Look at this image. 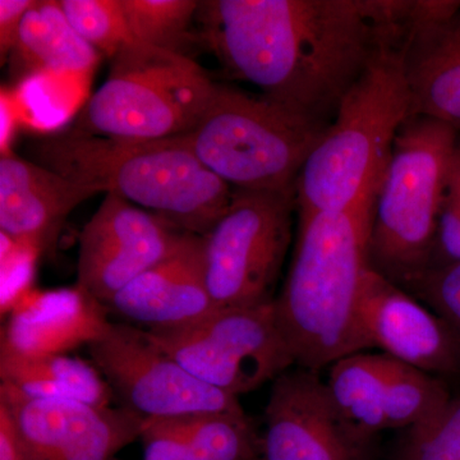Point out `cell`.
I'll list each match as a JSON object with an SVG mask.
<instances>
[{
  "label": "cell",
  "mask_w": 460,
  "mask_h": 460,
  "mask_svg": "<svg viewBox=\"0 0 460 460\" xmlns=\"http://www.w3.org/2000/svg\"><path fill=\"white\" fill-rule=\"evenodd\" d=\"M108 307L75 284L27 292L12 307L0 337V356L35 358L66 354L107 332Z\"/></svg>",
  "instance_id": "ac0fdd59"
},
{
  "label": "cell",
  "mask_w": 460,
  "mask_h": 460,
  "mask_svg": "<svg viewBox=\"0 0 460 460\" xmlns=\"http://www.w3.org/2000/svg\"><path fill=\"white\" fill-rule=\"evenodd\" d=\"M326 129L261 93L217 84L210 107L184 137L233 190H296L299 172Z\"/></svg>",
  "instance_id": "52a82bcc"
},
{
  "label": "cell",
  "mask_w": 460,
  "mask_h": 460,
  "mask_svg": "<svg viewBox=\"0 0 460 460\" xmlns=\"http://www.w3.org/2000/svg\"><path fill=\"white\" fill-rule=\"evenodd\" d=\"M107 307L147 330L184 328L219 310L206 286L204 237L186 233L174 252L120 290Z\"/></svg>",
  "instance_id": "2e32d148"
},
{
  "label": "cell",
  "mask_w": 460,
  "mask_h": 460,
  "mask_svg": "<svg viewBox=\"0 0 460 460\" xmlns=\"http://www.w3.org/2000/svg\"><path fill=\"white\" fill-rule=\"evenodd\" d=\"M405 39L381 51L341 99L296 178L298 217L372 211L396 136L411 117Z\"/></svg>",
  "instance_id": "277c9868"
},
{
  "label": "cell",
  "mask_w": 460,
  "mask_h": 460,
  "mask_svg": "<svg viewBox=\"0 0 460 460\" xmlns=\"http://www.w3.org/2000/svg\"><path fill=\"white\" fill-rule=\"evenodd\" d=\"M444 196L456 205L460 213V145L456 146L450 159Z\"/></svg>",
  "instance_id": "836d02e7"
},
{
  "label": "cell",
  "mask_w": 460,
  "mask_h": 460,
  "mask_svg": "<svg viewBox=\"0 0 460 460\" xmlns=\"http://www.w3.org/2000/svg\"><path fill=\"white\" fill-rule=\"evenodd\" d=\"M192 58L133 42L111 58L105 83L77 115L74 131L151 141L196 128L217 93Z\"/></svg>",
  "instance_id": "8992f818"
},
{
  "label": "cell",
  "mask_w": 460,
  "mask_h": 460,
  "mask_svg": "<svg viewBox=\"0 0 460 460\" xmlns=\"http://www.w3.org/2000/svg\"><path fill=\"white\" fill-rule=\"evenodd\" d=\"M393 460H460V396L431 419L405 429Z\"/></svg>",
  "instance_id": "484cf974"
},
{
  "label": "cell",
  "mask_w": 460,
  "mask_h": 460,
  "mask_svg": "<svg viewBox=\"0 0 460 460\" xmlns=\"http://www.w3.org/2000/svg\"><path fill=\"white\" fill-rule=\"evenodd\" d=\"M33 162L157 215L183 232L208 234L234 190L193 153L183 136L129 141L68 129L33 142Z\"/></svg>",
  "instance_id": "7a4b0ae2"
},
{
  "label": "cell",
  "mask_w": 460,
  "mask_h": 460,
  "mask_svg": "<svg viewBox=\"0 0 460 460\" xmlns=\"http://www.w3.org/2000/svg\"><path fill=\"white\" fill-rule=\"evenodd\" d=\"M458 131L411 115L393 145L372 208L368 263L404 288L431 262L447 169Z\"/></svg>",
  "instance_id": "5b68a950"
},
{
  "label": "cell",
  "mask_w": 460,
  "mask_h": 460,
  "mask_svg": "<svg viewBox=\"0 0 460 460\" xmlns=\"http://www.w3.org/2000/svg\"><path fill=\"white\" fill-rule=\"evenodd\" d=\"M390 358L386 354L354 353L329 367L325 381L339 413L354 429L374 438L385 431V399Z\"/></svg>",
  "instance_id": "44dd1931"
},
{
  "label": "cell",
  "mask_w": 460,
  "mask_h": 460,
  "mask_svg": "<svg viewBox=\"0 0 460 460\" xmlns=\"http://www.w3.org/2000/svg\"><path fill=\"white\" fill-rule=\"evenodd\" d=\"M416 0H206L201 40L233 77L328 127L348 90L404 40Z\"/></svg>",
  "instance_id": "6da1fadb"
},
{
  "label": "cell",
  "mask_w": 460,
  "mask_h": 460,
  "mask_svg": "<svg viewBox=\"0 0 460 460\" xmlns=\"http://www.w3.org/2000/svg\"><path fill=\"white\" fill-rule=\"evenodd\" d=\"M140 440L144 460H195L172 419L145 420Z\"/></svg>",
  "instance_id": "f546056e"
},
{
  "label": "cell",
  "mask_w": 460,
  "mask_h": 460,
  "mask_svg": "<svg viewBox=\"0 0 460 460\" xmlns=\"http://www.w3.org/2000/svg\"><path fill=\"white\" fill-rule=\"evenodd\" d=\"M0 385L32 399L109 407L114 398L113 390L93 363L66 354L35 358L0 356Z\"/></svg>",
  "instance_id": "ffe728a7"
},
{
  "label": "cell",
  "mask_w": 460,
  "mask_h": 460,
  "mask_svg": "<svg viewBox=\"0 0 460 460\" xmlns=\"http://www.w3.org/2000/svg\"><path fill=\"white\" fill-rule=\"evenodd\" d=\"M450 399L452 395L440 378L394 358L390 361L385 399L387 429H407L420 425L431 419Z\"/></svg>",
  "instance_id": "603a6c76"
},
{
  "label": "cell",
  "mask_w": 460,
  "mask_h": 460,
  "mask_svg": "<svg viewBox=\"0 0 460 460\" xmlns=\"http://www.w3.org/2000/svg\"><path fill=\"white\" fill-rule=\"evenodd\" d=\"M89 352L122 407L142 419L244 411L238 398L193 376L154 343L146 330L111 323L107 332L89 345Z\"/></svg>",
  "instance_id": "30bf717a"
},
{
  "label": "cell",
  "mask_w": 460,
  "mask_h": 460,
  "mask_svg": "<svg viewBox=\"0 0 460 460\" xmlns=\"http://www.w3.org/2000/svg\"><path fill=\"white\" fill-rule=\"evenodd\" d=\"M127 22L136 42L183 54L195 40L190 23L198 0H122Z\"/></svg>",
  "instance_id": "cb8c5ba5"
},
{
  "label": "cell",
  "mask_w": 460,
  "mask_h": 460,
  "mask_svg": "<svg viewBox=\"0 0 460 460\" xmlns=\"http://www.w3.org/2000/svg\"><path fill=\"white\" fill-rule=\"evenodd\" d=\"M402 289L443 319L460 341V261L429 269Z\"/></svg>",
  "instance_id": "4316f807"
},
{
  "label": "cell",
  "mask_w": 460,
  "mask_h": 460,
  "mask_svg": "<svg viewBox=\"0 0 460 460\" xmlns=\"http://www.w3.org/2000/svg\"><path fill=\"white\" fill-rule=\"evenodd\" d=\"M102 192L9 151L0 157V233L41 255L68 215Z\"/></svg>",
  "instance_id": "e0dca14e"
},
{
  "label": "cell",
  "mask_w": 460,
  "mask_h": 460,
  "mask_svg": "<svg viewBox=\"0 0 460 460\" xmlns=\"http://www.w3.org/2000/svg\"><path fill=\"white\" fill-rule=\"evenodd\" d=\"M296 211V190H234L229 208L204 235L206 286L217 307L274 301Z\"/></svg>",
  "instance_id": "ba28073f"
},
{
  "label": "cell",
  "mask_w": 460,
  "mask_h": 460,
  "mask_svg": "<svg viewBox=\"0 0 460 460\" xmlns=\"http://www.w3.org/2000/svg\"><path fill=\"white\" fill-rule=\"evenodd\" d=\"M366 348L431 375H460V341L428 305L368 266L359 296Z\"/></svg>",
  "instance_id": "5bb4252c"
},
{
  "label": "cell",
  "mask_w": 460,
  "mask_h": 460,
  "mask_svg": "<svg viewBox=\"0 0 460 460\" xmlns=\"http://www.w3.org/2000/svg\"><path fill=\"white\" fill-rule=\"evenodd\" d=\"M411 114L460 131V0H416L402 50Z\"/></svg>",
  "instance_id": "9a60e30c"
},
{
  "label": "cell",
  "mask_w": 460,
  "mask_h": 460,
  "mask_svg": "<svg viewBox=\"0 0 460 460\" xmlns=\"http://www.w3.org/2000/svg\"><path fill=\"white\" fill-rule=\"evenodd\" d=\"M372 211L298 217V237L274 305L296 367L320 372L366 349L359 296Z\"/></svg>",
  "instance_id": "3957f363"
},
{
  "label": "cell",
  "mask_w": 460,
  "mask_h": 460,
  "mask_svg": "<svg viewBox=\"0 0 460 460\" xmlns=\"http://www.w3.org/2000/svg\"><path fill=\"white\" fill-rule=\"evenodd\" d=\"M0 405L27 460H114L140 438L146 420L122 405L27 398L4 385H0Z\"/></svg>",
  "instance_id": "7c38bea8"
},
{
  "label": "cell",
  "mask_w": 460,
  "mask_h": 460,
  "mask_svg": "<svg viewBox=\"0 0 460 460\" xmlns=\"http://www.w3.org/2000/svg\"><path fill=\"white\" fill-rule=\"evenodd\" d=\"M0 460H27L13 423L4 407L0 405Z\"/></svg>",
  "instance_id": "d6a6232c"
},
{
  "label": "cell",
  "mask_w": 460,
  "mask_h": 460,
  "mask_svg": "<svg viewBox=\"0 0 460 460\" xmlns=\"http://www.w3.org/2000/svg\"><path fill=\"white\" fill-rule=\"evenodd\" d=\"M35 0H0V57L2 65L13 53L21 25Z\"/></svg>",
  "instance_id": "4dcf8cb0"
},
{
  "label": "cell",
  "mask_w": 460,
  "mask_h": 460,
  "mask_svg": "<svg viewBox=\"0 0 460 460\" xmlns=\"http://www.w3.org/2000/svg\"><path fill=\"white\" fill-rule=\"evenodd\" d=\"M48 77L49 74L27 75L18 90L13 91L21 120L25 118L31 126L42 129H53L51 127L59 126L68 117V108L56 98Z\"/></svg>",
  "instance_id": "83f0119b"
},
{
  "label": "cell",
  "mask_w": 460,
  "mask_h": 460,
  "mask_svg": "<svg viewBox=\"0 0 460 460\" xmlns=\"http://www.w3.org/2000/svg\"><path fill=\"white\" fill-rule=\"evenodd\" d=\"M60 5L78 35L111 59L136 42L122 0H60Z\"/></svg>",
  "instance_id": "d4e9b609"
},
{
  "label": "cell",
  "mask_w": 460,
  "mask_h": 460,
  "mask_svg": "<svg viewBox=\"0 0 460 460\" xmlns=\"http://www.w3.org/2000/svg\"><path fill=\"white\" fill-rule=\"evenodd\" d=\"M2 235V302L13 307L26 295L33 274V266L40 253L31 247L17 243L4 233Z\"/></svg>",
  "instance_id": "f1b7e54d"
},
{
  "label": "cell",
  "mask_w": 460,
  "mask_h": 460,
  "mask_svg": "<svg viewBox=\"0 0 460 460\" xmlns=\"http://www.w3.org/2000/svg\"><path fill=\"white\" fill-rule=\"evenodd\" d=\"M319 374L296 366L272 383L262 460H370L372 438L339 413Z\"/></svg>",
  "instance_id": "4fadbf2b"
},
{
  "label": "cell",
  "mask_w": 460,
  "mask_h": 460,
  "mask_svg": "<svg viewBox=\"0 0 460 460\" xmlns=\"http://www.w3.org/2000/svg\"><path fill=\"white\" fill-rule=\"evenodd\" d=\"M195 460H261V438L244 411H217L172 419Z\"/></svg>",
  "instance_id": "7402d4cb"
},
{
  "label": "cell",
  "mask_w": 460,
  "mask_h": 460,
  "mask_svg": "<svg viewBox=\"0 0 460 460\" xmlns=\"http://www.w3.org/2000/svg\"><path fill=\"white\" fill-rule=\"evenodd\" d=\"M274 301L219 308L192 325L146 332L193 376L238 398L296 366Z\"/></svg>",
  "instance_id": "9c48e42d"
},
{
  "label": "cell",
  "mask_w": 460,
  "mask_h": 460,
  "mask_svg": "<svg viewBox=\"0 0 460 460\" xmlns=\"http://www.w3.org/2000/svg\"><path fill=\"white\" fill-rule=\"evenodd\" d=\"M262 460V459H261Z\"/></svg>",
  "instance_id": "e575fe53"
},
{
  "label": "cell",
  "mask_w": 460,
  "mask_h": 460,
  "mask_svg": "<svg viewBox=\"0 0 460 460\" xmlns=\"http://www.w3.org/2000/svg\"><path fill=\"white\" fill-rule=\"evenodd\" d=\"M186 233L107 192L78 238L77 286L108 305L120 290L174 252Z\"/></svg>",
  "instance_id": "8fae6325"
},
{
  "label": "cell",
  "mask_w": 460,
  "mask_h": 460,
  "mask_svg": "<svg viewBox=\"0 0 460 460\" xmlns=\"http://www.w3.org/2000/svg\"><path fill=\"white\" fill-rule=\"evenodd\" d=\"M20 122V113H18L13 93L2 89V93H0V151H2V155L12 151V140H13Z\"/></svg>",
  "instance_id": "1f68e13d"
},
{
  "label": "cell",
  "mask_w": 460,
  "mask_h": 460,
  "mask_svg": "<svg viewBox=\"0 0 460 460\" xmlns=\"http://www.w3.org/2000/svg\"><path fill=\"white\" fill-rule=\"evenodd\" d=\"M12 56L31 75H84L99 60L98 51L78 35L54 0H36L30 8Z\"/></svg>",
  "instance_id": "d6986e66"
}]
</instances>
